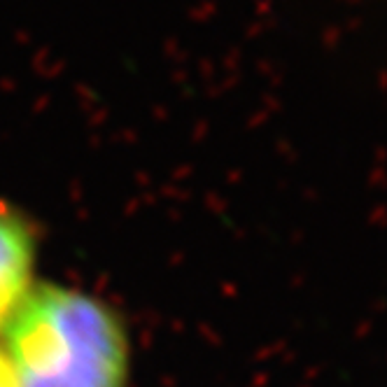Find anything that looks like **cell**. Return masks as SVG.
<instances>
[{
	"mask_svg": "<svg viewBox=\"0 0 387 387\" xmlns=\"http://www.w3.org/2000/svg\"><path fill=\"white\" fill-rule=\"evenodd\" d=\"M16 387H126L129 339L115 310L75 287L33 282L0 329Z\"/></svg>",
	"mask_w": 387,
	"mask_h": 387,
	"instance_id": "6da1fadb",
	"label": "cell"
},
{
	"mask_svg": "<svg viewBox=\"0 0 387 387\" xmlns=\"http://www.w3.org/2000/svg\"><path fill=\"white\" fill-rule=\"evenodd\" d=\"M0 387H16V383H14V373H12L10 361H7L3 348H0Z\"/></svg>",
	"mask_w": 387,
	"mask_h": 387,
	"instance_id": "3957f363",
	"label": "cell"
},
{
	"mask_svg": "<svg viewBox=\"0 0 387 387\" xmlns=\"http://www.w3.org/2000/svg\"><path fill=\"white\" fill-rule=\"evenodd\" d=\"M38 233L12 203L0 201V329L33 287Z\"/></svg>",
	"mask_w": 387,
	"mask_h": 387,
	"instance_id": "7a4b0ae2",
	"label": "cell"
}]
</instances>
